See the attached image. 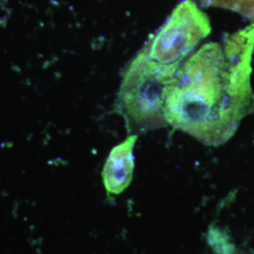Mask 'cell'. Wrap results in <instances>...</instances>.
<instances>
[{
	"mask_svg": "<svg viewBox=\"0 0 254 254\" xmlns=\"http://www.w3.org/2000/svg\"><path fill=\"white\" fill-rule=\"evenodd\" d=\"M211 31L207 14L193 0H184L141 50L157 64L180 66Z\"/></svg>",
	"mask_w": 254,
	"mask_h": 254,
	"instance_id": "3957f363",
	"label": "cell"
},
{
	"mask_svg": "<svg viewBox=\"0 0 254 254\" xmlns=\"http://www.w3.org/2000/svg\"><path fill=\"white\" fill-rule=\"evenodd\" d=\"M136 140L137 135H129L125 141L113 147L109 153L102 172L104 187L109 198L123 193L132 182Z\"/></svg>",
	"mask_w": 254,
	"mask_h": 254,
	"instance_id": "277c9868",
	"label": "cell"
},
{
	"mask_svg": "<svg viewBox=\"0 0 254 254\" xmlns=\"http://www.w3.org/2000/svg\"><path fill=\"white\" fill-rule=\"evenodd\" d=\"M180 66L157 64L141 49L130 61L114 104V111L125 120L130 135L168 126L165 100Z\"/></svg>",
	"mask_w": 254,
	"mask_h": 254,
	"instance_id": "7a4b0ae2",
	"label": "cell"
},
{
	"mask_svg": "<svg viewBox=\"0 0 254 254\" xmlns=\"http://www.w3.org/2000/svg\"><path fill=\"white\" fill-rule=\"evenodd\" d=\"M208 6L230 9L254 21V0H201Z\"/></svg>",
	"mask_w": 254,
	"mask_h": 254,
	"instance_id": "5b68a950",
	"label": "cell"
},
{
	"mask_svg": "<svg viewBox=\"0 0 254 254\" xmlns=\"http://www.w3.org/2000/svg\"><path fill=\"white\" fill-rule=\"evenodd\" d=\"M254 23L201 46L178 69L165 100L168 126L203 144L225 143L254 113Z\"/></svg>",
	"mask_w": 254,
	"mask_h": 254,
	"instance_id": "6da1fadb",
	"label": "cell"
}]
</instances>
